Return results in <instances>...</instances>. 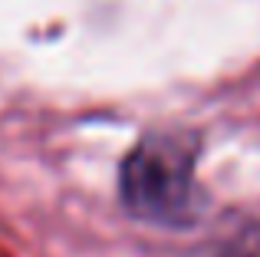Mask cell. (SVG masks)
I'll use <instances>...</instances> for the list:
<instances>
[{
	"label": "cell",
	"instance_id": "6da1fadb",
	"mask_svg": "<svg viewBox=\"0 0 260 257\" xmlns=\"http://www.w3.org/2000/svg\"><path fill=\"white\" fill-rule=\"evenodd\" d=\"M201 135L191 128H152L119 165V201L128 218L152 228H191L201 218L198 185Z\"/></svg>",
	"mask_w": 260,
	"mask_h": 257
},
{
	"label": "cell",
	"instance_id": "7a4b0ae2",
	"mask_svg": "<svg viewBox=\"0 0 260 257\" xmlns=\"http://www.w3.org/2000/svg\"><path fill=\"white\" fill-rule=\"evenodd\" d=\"M211 257H260V251H257V247L234 244V247H224V251H217V254H211Z\"/></svg>",
	"mask_w": 260,
	"mask_h": 257
}]
</instances>
